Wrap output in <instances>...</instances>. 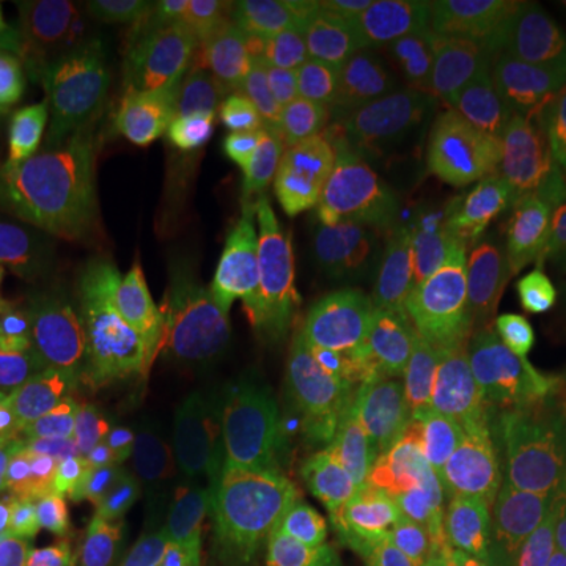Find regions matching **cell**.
<instances>
[{
  "instance_id": "cell-1",
  "label": "cell",
  "mask_w": 566,
  "mask_h": 566,
  "mask_svg": "<svg viewBox=\"0 0 566 566\" xmlns=\"http://www.w3.org/2000/svg\"><path fill=\"white\" fill-rule=\"evenodd\" d=\"M189 274L177 249L117 296L0 331V422L104 475L174 482L196 457Z\"/></svg>"
},
{
  "instance_id": "cell-2",
  "label": "cell",
  "mask_w": 566,
  "mask_h": 566,
  "mask_svg": "<svg viewBox=\"0 0 566 566\" xmlns=\"http://www.w3.org/2000/svg\"><path fill=\"white\" fill-rule=\"evenodd\" d=\"M85 167L98 214L92 300L117 296L189 240L214 196L221 139L199 76L155 85L66 148Z\"/></svg>"
},
{
  "instance_id": "cell-3",
  "label": "cell",
  "mask_w": 566,
  "mask_h": 566,
  "mask_svg": "<svg viewBox=\"0 0 566 566\" xmlns=\"http://www.w3.org/2000/svg\"><path fill=\"white\" fill-rule=\"evenodd\" d=\"M245 129L249 182L349 177L387 123L400 85L365 44L331 54L271 48Z\"/></svg>"
},
{
  "instance_id": "cell-4",
  "label": "cell",
  "mask_w": 566,
  "mask_h": 566,
  "mask_svg": "<svg viewBox=\"0 0 566 566\" xmlns=\"http://www.w3.org/2000/svg\"><path fill=\"white\" fill-rule=\"evenodd\" d=\"M39 20L41 111L66 151L155 85L161 29L136 0L32 3Z\"/></svg>"
},
{
  "instance_id": "cell-5",
  "label": "cell",
  "mask_w": 566,
  "mask_h": 566,
  "mask_svg": "<svg viewBox=\"0 0 566 566\" xmlns=\"http://www.w3.org/2000/svg\"><path fill=\"white\" fill-rule=\"evenodd\" d=\"M520 104V76L485 63L463 39L441 51L419 76L400 85L385 136L422 145L453 189L482 182Z\"/></svg>"
},
{
  "instance_id": "cell-6",
  "label": "cell",
  "mask_w": 566,
  "mask_h": 566,
  "mask_svg": "<svg viewBox=\"0 0 566 566\" xmlns=\"http://www.w3.org/2000/svg\"><path fill=\"white\" fill-rule=\"evenodd\" d=\"M353 174L322 182H249L230 230L237 264L274 293L331 268L349 237Z\"/></svg>"
},
{
  "instance_id": "cell-7",
  "label": "cell",
  "mask_w": 566,
  "mask_h": 566,
  "mask_svg": "<svg viewBox=\"0 0 566 566\" xmlns=\"http://www.w3.org/2000/svg\"><path fill=\"white\" fill-rule=\"evenodd\" d=\"M111 523L104 472L54 447L0 438V528L48 560H76Z\"/></svg>"
},
{
  "instance_id": "cell-8",
  "label": "cell",
  "mask_w": 566,
  "mask_h": 566,
  "mask_svg": "<svg viewBox=\"0 0 566 566\" xmlns=\"http://www.w3.org/2000/svg\"><path fill=\"white\" fill-rule=\"evenodd\" d=\"M516 460L510 403L488 400L482 431L453 472L424 566H516Z\"/></svg>"
},
{
  "instance_id": "cell-9",
  "label": "cell",
  "mask_w": 566,
  "mask_h": 566,
  "mask_svg": "<svg viewBox=\"0 0 566 566\" xmlns=\"http://www.w3.org/2000/svg\"><path fill=\"white\" fill-rule=\"evenodd\" d=\"M516 450V566H566V457L532 390L510 403Z\"/></svg>"
},
{
  "instance_id": "cell-10",
  "label": "cell",
  "mask_w": 566,
  "mask_h": 566,
  "mask_svg": "<svg viewBox=\"0 0 566 566\" xmlns=\"http://www.w3.org/2000/svg\"><path fill=\"white\" fill-rule=\"evenodd\" d=\"M98 243V214L92 199L41 214L25 227L17 255V318L44 324L76 305L88 259Z\"/></svg>"
},
{
  "instance_id": "cell-11",
  "label": "cell",
  "mask_w": 566,
  "mask_h": 566,
  "mask_svg": "<svg viewBox=\"0 0 566 566\" xmlns=\"http://www.w3.org/2000/svg\"><path fill=\"white\" fill-rule=\"evenodd\" d=\"M453 182L428 158L422 145L403 136H381L353 174L349 233L428 223L453 196Z\"/></svg>"
},
{
  "instance_id": "cell-12",
  "label": "cell",
  "mask_w": 566,
  "mask_h": 566,
  "mask_svg": "<svg viewBox=\"0 0 566 566\" xmlns=\"http://www.w3.org/2000/svg\"><path fill=\"white\" fill-rule=\"evenodd\" d=\"M566 312V283L557 264L528 255L523 281L488 344L485 397L504 400L510 390H526V381L551 356Z\"/></svg>"
},
{
  "instance_id": "cell-13",
  "label": "cell",
  "mask_w": 566,
  "mask_h": 566,
  "mask_svg": "<svg viewBox=\"0 0 566 566\" xmlns=\"http://www.w3.org/2000/svg\"><path fill=\"white\" fill-rule=\"evenodd\" d=\"M463 41L501 73H547L566 63V0L465 3Z\"/></svg>"
},
{
  "instance_id": "cell-14",
  "label": "cell",
  "mask_w": 566,
  "mask_h": 566,
  "mask_svg": "<svg viewBox=\"0 0 566 566\" xmlns=\"http://www.w3.org/2000/svg\"><path fill=\"white\" fill-rule=\"evenodd\" d=\"M465 3L444 0H378L359 44L387 73L406 85L441 51L463 39Z\"/></svg>"
},
{
  "instance_id": "cell-15",
  "label": "cell",
  "mask_w": 566,
  "mask_h": 566,
  "mask_svg": "<svg viewBox=\"0 0 566 566\" xmlns=\"http://www.w3.org/2000/svg\"><path fill=\"white\" fill-rule=\"evenodd\" d=\"M479 186L494 192L510 211V218L516 221L526 240L528 255L554 262L557 245H560V230H564V214L545 192V182L535 167L532 133L520 117L506 120L504 139L497 142L491 161L485 164Z\"/></svg>"
},
{
  "instance_id": "cell-16",
  "label": "cell",
  "mask_w": 566,
  "mask_h": 566,
  "mask_svg": "<svg viewBox=\"0 0 566 566\" xmlns=\"http://www.w3.org/2000/svg\"><path fill=\"white\" fill-rule=\"evenodd\" d=\"M428 240V223H400L349 233L334 259V271L353 296L365 303H385L406 293L422 277Z\"/></svg>"
},
{
  "instance_id": "cell-17",
  "label": "cell",
  "mask_w": 566,
  "mask_h": 566,
  "mask_svg": "<svg viewBox=\"0 0 566 566\" xmlns=\"http://www.w3.org/2000/svg\"><path fill=\"white\" fill-rule=\"evenodd\" d=\"M308 13L293 0H182L170 17L182 35L214 48H277Z\"/></svg>"
},
{
  "instance_id": "cell-18",
  "label": "cell",
  "mask_w": 566,
  "mask_h": 566,
  "mask_svg": "<svg viewBox=\"0 0 566 566\" xmlns=\"http://www.w3.org/2000/svg\"><path fill=\"white\" fill-rule=\"evenodd\" d=\"M441 243L463 264H501L526 259L528 245L501 199L485 186L457 189L438 214Z\"/></svg>"
},
{
  "instance_id": "cell-19",
  "label": "cell",
  "mask_w": 566,
  "mask_h": 566,
  "mask_svg": "<svg viewBox=\"0 0 566 566\" xmlns=\"http://www.w3.org/2000/svg\"><path fill=\"white\" fill-rule=\"evenodd\" d=\"M51 182L44 126L32 107L0 102V223L39 205Z\"/></svg>"
},
{
  "instance_id": "cell-20",
  "label": "cell",
  "mask_w": 566,
  "mask_h": 566,
  "mask_svg": "<svg viewBox=\"0 0 566 566\" xmlns=\"http://www.w3.org/2000/svg\"><path fill=\"white\" fill-rule=\"evenodd\" d=\"M526 259L501 264H460L447 281V305L472 331H479L485 344H491L504 312L513 303V293L526 271Z\"/></svg>"
},
{
  "instance_id": "cell-21",
  "label": "cell",
  "mask_w": 566,
  "mask_h": 566,
  "mask_svg": "<svg viewBox=\"0 0 566 566\" xmlns=\"http://www.w3.org/2000/svg\"><path fill=\"white\" fill-rule=\"evenodd\" d=\"M240 554L233 532L218 520H189L167 538L158 566H230Z\"/></svg>"
},
{
  "instance_id": "cell-22",
  "label": "cell",
  "mask_w": 566,
  "mask_h": 566,
  "mask_svg": "<svg viewBox=\"0 0 566 566\" xmlns=\"http://www.w3.org/2000/svg\"><path fill=\"white\" fill-rule=\"evenodd\" d=\"M535 133L566 139V63L538 76H520L516 114Z\"/></svg>"
},
{
  "instance_id": "cell-23",
  "label": "cell",
  "mask_w": 566,
  "mask_h": 566,
  "mask_svg": "<svg viewBox=\"0 0 566 566\" xmlns=\"http://www.w3.org/2000/svg\"><path fill=\"white\" fill-rule=\"evenodd\" d=\"M337 566H403L390 535L371 516H344L337 532Z\"/></svg>"
},
{
  "instance_id": "cell-24",
  "label": "cell",
  "mask_w": 566,
  "mask_h": 566,
  "mask_svg": "<svg viewBox=\"0 0 566 566\" xmlns=\"http://www.w3.org/2000/svg\"><path fill=\"white\" fill-rule=\"evenodd\" d=\"M532 133V151H535V167L545 182V192L557 211L566 218V139L564 136H547V133Z\"/></svg>"
},
{
  "instance_id": "cell-25",
  "label": "cell",
  "mask_w": 566,
  "mask_h": 566,
  "mask_svg": "<svg viewBox=\"0 0 566 566\" xmlns=\"http://www.w3.org/2000/svg\"><path fill=\"white\" fill-rule=\"evenodd\" d=\"M230 566H293L290 560V551H286V538H283L281 523L271 520L268 528L262 532V538L255 542V547L249 554H237Z\"/></svg>"
},
{
  "instance_id": "cell-26",
  "label": "cell",
  "mask_w": 566,
  "mask_h": 566,
  "mask_svg": "<svg viewBox=\"0 0 566 566\" xmlns=\"http://www.w3.org/2000/svg\"><path fill=\"white\" fill-rule=\"evenodd\" d=\"M547 381L554 390V400L560 406V412L566 416V312L560 331H557V340L551 346V356H547Z\"/></svg>"
},
{
  "instance_id": "cell-27",
  "label": "cell",
  "mask_w": 566,
  "mask_h": 566,
  "mask_svg": "<svg viewBox=\"0 0 566 566\" xmlns=\"http://www.w3.org/2000/svg\"><path fill=\"white\" fill-rule=\"evenodd\" d=\"M20 57V51H13V44L7 39V29H3V10H0V70H7L10 63Z\"/></svg>"
},
{
  "instance_id": "cell-28",
  "label": "cell",
  "mask_w": 566,
  "mask_h": 566,
  "mask_svg": "<svg viewBox=\"0 0 566 566\" xmlns=\"http://www.w3.org/2000/svg\"><path fill=\"white\" fill-rule=\"evenodd\" d=\"M554 264H557V271H560V277H564L566 283V218H564V230H560V245H557Z\"/></svg>"
},
{
  "instance_id": "cell-29",
  "label": "cell",
  "mask_w": 566,
  "mask_h": 566,
  "mask_svg": "<svg viewBox=\"0 0 566 566\" xmlns=\"http://www.w3.org/2000/svg\"><path fill=\"white\" fill-rule=\"evenodd\" d=\"M7 545H10V538H7V532L0 528V566L7 560Z\"/></svg>"
}]
</instances>
